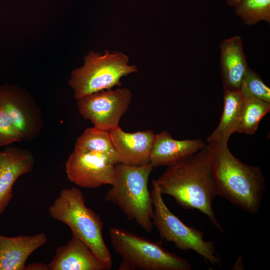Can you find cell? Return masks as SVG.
I'll return each mask as SVG.
<instances>
[{
	"label": "cell",
	"instance_id": "1",
	"mask_svg": "<svg viewBox=\"0 0 270 270\" xmlns=\"http://www.w3.org/2000/svg\"><path fill=\"white\" fill-rule=\"evenodd\" d=\"M152 182L162 195L173 197L184 208L200 211L216 228L223 231L212 208L218 194L207 144L187 158L168 166Z\"/></svg>",
	"mask_w": 270,
	"mask_h": 270
},
{
	"label": "cell",
	"instance_id": "2",
	"mask_svg": "<svg viewBox=\"0 0 270 270\" xmlns=\"http://www.w3.org/2000/svg\"><path fill=\"white\" fill-rule=\"evenodd\" d=\"M207 148L217 194L248 213L256 214L265 189L260 168L242 162L233 155L228 146L208 142Z\"/></svg>",
	"mask_w": 270,
	"mask_h": 270
},
{
	"label": "cell",
	"instance_id": "3",
	"mask_svg": "<svg viewBox=\"0 0 270 270\" xmlns=\"http://www.w3.org/2000/svg\"><path fill=\"white\" fill-rule=\"evenodd\" d=\"M150 163L130 166L115 165L114 181L104 200L118 206L130 219L134 220L145 231L153 228L154 206L148 189V180L152 170Z\"/></svg>",
	"mask_w": 270,
	"mask_h": 270
},
{
	"label": "cell",
	"instance_id": "4",
	"mask_svg": "<svg viewBox=\"0 0 270 270\" xmlns=\"http://www.w3.org/2000/svg\"><path fill=\"white\" fill-rule=\"evenodd\" d=\"M50 216L67 225L72 235L84 242L110 269L111 254L102 236L100 216L86 206L82 192L76 187L64 188L48 208Z\"/></svg>",
	"mask_w": 270,
	"mask_h": 270
},
{
	"label": "cell",
	"instance_id": "5",
	"mask_svg": "<svg viewBox=\"0 0 270 270\" xmlns=\"http://www.w3.org/2000/svg\"><path fill=\"white\" fill-rule=\"evenodd\" d=\"M110 242L122 258L118 270H190V264L154 242L126 230L111 228Z\"/></svg>",
	"mask_w": 270,
	"mask_h": 270
},
{
	"label": "cell",
	"instance_id": "6",
	"mask_svg": "<svg viewBox=\"0 0 270 270\" xmlns=\"http://www.w3.org/2000/svg\"><path fill=\"white\" fill-rule=\"evenodd\" d=\"M128 62V57L118 50H105L104 54L90 52L83 66L72 72L68 82L75 98L120 86L122 77L138 71L136 66L129 64Z\"/></svg>",
	"mask_w": 270,
	"mask_h": 270
},
{
	"label": "cell",
	"instance_id": "7",
	"mask_svg": "<svg viewBox=\"0 0 270 270\" xmlns=\"http://www.w3.org/2000/svg\"><path fill=\"white\" fill-rule=\"evenodd\" d=\"M152 182V224L162 240L173 242L180 250H193L213 266L219 265L220 258L214 243L205 240L204 232L186 225L174 215L164 203L157 186Z\"/></svg>",
	"mask_w": 270,
	"mask_h": 270
},
{
	"label": "cell",
	"instance_id": "8",
	"mask_svg": "<svg viewBox=\"0 0 270 270\" xmlns=\"http://www.w3.org/2000/svg\"><path fill=\"white\" fill-rule=\"evenodd\" d=\"M132 94L126 87L94 92L77 100L80 114L94 126L106 131L118 126L131 103Z\"/></svg>",
	"mask_w": 270,
	"mask_h": 270
},
{
	"label": "cell",
	"instance_id": "9",
	"mask_svg": "<svg viewBox=\"0 0 270 270\" xmlns=\"http://www.w3.org/2000/svg\"><path fill=\"white\" fill-rule=\"evenodd\" d=\"M116 164L98 154L74 150L66 162L65 171L70 182L94 188L112 184Z\"/></svg>",
	"mask_w": 270,
	"mask_h": 270
},
{
	"label": "cell",
	"instance_id": "10",
	"mask_svg": "<svg viewBox=\"0 0 270 270\" xmlns=\"http://www.w3.org/2000/svg\"><path fill=\"white\" fill-rule=\"evenodd\" d=\"M0 106L8 112L23 140H31L38 135L43 124L40 110L20 90L8 84L0 86Z\"/></svg>",
	"mask_w": 270,
	"mask_h": 270
},
{
	"label": "cell",
	"instance_id": "11",
	"mask_svg": "<svg viewBox=\"0 0 270 270\" xmlns=\"http://www.w3.org/2000/svg\"><path fill=\"white\" fill-rule=\"evenodd\" d=\"M34 164V157L28 150L8 146L0 150V216L12 199L14 184L30 172Z\"/></svg>",
	"mask_w": 270,
	"mask_h": 270
},
{
	"label": "cell",
	"instance_id": "12",
	"mask_svg": "<svg viewBox=\"0 0 270 270\" xmlns=\"http://www.w3.org/2000/svg\"><path fill=\"white\" fill-rule=\"evenodd\" d=\"M120 163L140 166L150 162L154 134L151 130L127 132L118 126L109 131Z\"/></svg>",
	"mask_w": 270,
	"mask_h": 270
},
{
	"label": "cell",
	"instance_id": "13",
	"mask_svg": "<svg viewBox=\"0 0 270 270\" xmlns=\"http://www.w3.org/2000/svg\"><path fill=\"white\" fill-rule=\"evenodd\" d=\"M48 270H110V268L82 240L72 235L69 242L56 248Z\"/></svg>",
	"mask_w": 270,
	"mask_h": 270
},
{
	"label": "cell",
	"instance_id": "14",
	"mask_svg": "<svg viewBox=\"0 0 270 270\" xmlns=\"http://www.w3.org/2000/svg\"><path fill=\"white\" fill-rule=\"evenodd\" d=\"M200 139L177 140L166 131L154 134L150 162L154 168L177 164L204 148Z\"/></svg>",
	"mask_w": 270,
	"mask_h": 270
},
{
	"label": "cell",
	"instance_id": "15",
	"mask_svg": "<svg viewBox=\"0 0 270 270\" xmlns=\"http://www.w3.org/2000/svg\"><path fill=\"white\" fill-rule=\"evenodd\" d=\"M47 242L43 232L14 237L0 234V270H26L28 258Z\"/></svg>",
	"mask_w": 270,
	"mask_h": 270
},
{
	"label": "cell",
	"instance_id": "16",
	"mask_svg": "<svg viewBox=\"0 0 270 270\" xmlns=\"http://www.w3.org/2000/svg\"><path fill=\"white\" fill-rule=\"evenodd\" d=\"M220 70L224 90H240L249 68L241 38L235 36L220 44Z\"/></svg>",
	"mask_w": 270,
	"mask_h": 270
},
{
	"label": "cell",
	"instance_id": "17",
	"mask_svg": "<svg viewBox=\"0 0 270 270\" xmlns=\"http://www.w3.org/2000/svg\"><path fill=\"white\" fill-rule=\"evenodd\" d=\"M224 108L220 122L208 138V142L228 146L230 136L237 132L240 116L244 102L240 90H224Z\"/></svg>",
	"mask_w": 270,
	"mask_h": 270
},
{
	"label": "cell",
	"instance_id": "18",
	"mask_svg": "<svg viewBox=\"0 0 270 270\" xmlns=\"http://www.w3.org/2000/svg\"><path fill=\"white\" fill-rule=\"evenodd\" d=\"M74 150L101 154L114 164L120 163L109 131L88 128L77 138Z\"/></svg>",
	"mask_w": 270,
	"mask_h": 270
},
{
	"label": "cell",
	"instance_id": "19",
	"mask_svg": "<svg viewBox=\"0 0 270 270\" xmlns=\"http://www.w3.org/2000/svg\"><path fill=\"white\" fill-rule=\"evenodd\" d=\"M237 132L253 135L262 119L270 110V102L250 98L243 99Z\"/></svg>",
	"mask_w": 270,
	"mask_h": 270
},
{
	"label": "cell",
	"instance_id": "20",
	"mask_svg": "<svg viewBox=\"0 0 270 270\" xmlns=\"http://www.w3.org/2000/svg\"><path fill=\"white\" fill-rule=\"evenodd\" d=\"M236 14L242 22L252 25L260 21L270 22V0H242Z\"/></svg>",
	"mask_w": 270,
	"mask_h": 270
},
{
	"label": "cell",
	"instance_id": "21",
	"mask_svg": "<svg viewBox=\"0 0 270 270\" xmlns=\"http://www.w3.org/2000/svg\"><path fill=\"white\" fill-rule=\"evenodd\" d=\"M240 90L243 99L254 98L270 102V88L250 68L242 80Z\"/></svg>",
	"mask_w": 270,
	"mask_h": 270
},
{
	"label": "cell",
	"instance_id": "22",
	"mask_svg": "<svg viewBox=\"0 0 270 270\" xmlns=\"http://www.w3.org/2000/svg\"><path fill=\"white\" fill-rule=\"evenodd\" d=\"M22 137L5 109L0 106V146L22 141Z\"/></svg>",
	"mask_w": 270,
	"mask_h": 270
},
{
	"label": "cell",
	"instance_id": "23",
	"mask_svg": "<svg viewBox=\"0 0 270 270\" xmlns=\"http://www.w3.org/2000/svg\"><path fill=\"white\" fill-rule=\"evenodd\" d=\"M26 270H48V267L44 264L32 263L26 266Z\"/></svg>",
	"mask_w": 270,
	"mask_h": 270
},
{
	"label": "cell",
	"instance_id": "24",
	"mask_svg": "<svg viewBox=\"0 0 270 270\" xmlns=\"http://www.w3.org/2000/svg\"><path fill=\"white\" fill-rule=\"evenodd\" d=\"M242 0H228V4L230 6H236Z\"/></svg>",
	"mask_w": 270,
	"mask_h": 270
}]
</instances>
